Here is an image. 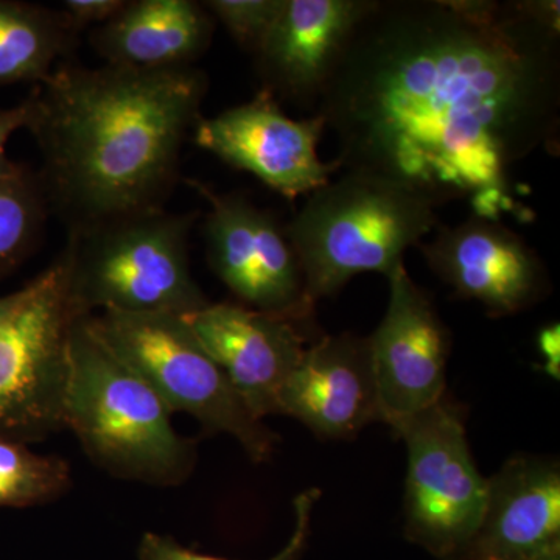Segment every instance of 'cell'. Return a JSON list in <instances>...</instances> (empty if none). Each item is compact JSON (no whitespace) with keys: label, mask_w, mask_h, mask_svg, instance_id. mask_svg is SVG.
I'll return each mask as SVG.
<instances>
[{"label":"cell","mask_w":560,"mask_h":560,"mask_svg":"<svg viewBox=\"0 0 560 560\" xmlns=\"http://www.w3.org/2000/svg\"><path fill=\"white\" fill-rule=\"evenodd\" d=\"M312 114L340 171L438 208L508 191L517 164L558 151L559 2L375 0Z\"/></svg>","instance_id":"6da1fadb"},{"label":"cell","mask_w":560,"mask_h":560,"mask_svg":"<svg viewBox=\"0 0 560 560\" xmlns=\"http://www.w3.org/2000/svg\"><path fill=\"white\" fill-rule=\"evenodd\" d=\"M209 79L195 66L138 69L65 61L28 95L27 130L50 215L84 234L165 209Z\"/></svg>","instance_id":"7a4b0ae2"},{"label":"cell","mask_w":560,"mask_h":560,"mask_svg":"<svg viewBox=\"0 0 560 560\" xmlns=\"http://www.w3.org/2000/svg\"><path fill=\"white\" fill-rule=\"evenodd\" d=\"M142 375L94 334L88 315L73 326L62 423L88 458L110 477L176 488L197 466V444Z\"/></svg>","instance_id":"3957f363"},{"label":"cell","mask_w":560,"mask_h":560,"mask_svg":"<svg viewBox=\"0 0 560 560\" xmlns=\"http://www.w3.org/2000/svg\"><path fill=\"white\" fill-rule=\"evenodd\" d=\"M436 209L418 191L364 172L345 171L308 195L285 232L313 304L363 272L388 278L438 226Z\"/></svg>","instance_id":"277c9868"},{"label":"cell","mask_w":560,"mask_h":560,"mask_svg":"<svg viewBox=\"0 0 560 560\" xmlns=\"http://www.w3.org/2000/svg\"><path fill=\"white\" fill-rule=\"evenodd\" d=\"M198 217L162 209L68 235L72 296L81 315L189 316L210 304L191 275L189 238Z\"/></svg>","instance_id":"5b68a950"},{"label":"cell","mask_w":560,"mask_h":560,"mask_svg":"<svg viewBox=\"0 0 560 560\" xmlns=\"http://www.w3.org/2000/svg\"><path fill=\"white\" fill-rule=\"evenodd\" d=\"M88 323L173 412L190 415L206 433L230 434L254 463L271 458L279 438L254 418L184 316L101 312Z\"/></svg>","instance_id":"8992f818"},{"label":"cell","mask_w":560,"mask_h":560,"mask_svg":"<svg viewBox=\"0 0 560 560\" xmlns=\"http://www.w3.org/2000/svg\"><path fill=\"white\" fill-rule=\"evenodd\" d=\"M16 294L0 330V438L31 444L65 430L70 334L86 316L73 301L68 245Z\"/></svg>","instance_id":"52a82bcc"},{"label":"cell","mask_w":560,"mask_h":560,"mask_svg":"<svg viewBox=\"0 0 560 560\" xmlns=\"http://www.w3.org/2000/svg\"><path fill=\"white\" fill-rule=\"evenodd\" d=\"M408 455L405 536L441 560H463L485 512L488 478L475 466L466 412L451 394L393 427Z\"/></svg>","instance_id":"ba28073f"},{"label":"cell","mask_w":560,"mask_h":560,"mask_svg":"<svg viewBox=\"0 0 560 560\" xmlns=\"http://www.w3.org/2000/svg\"><path fill=\"white\" fill-rule=\"evenodd\" d=\"M189 184L209 205L202 234L210 270L238 304L311 326L316 304L278 217L241 194H220L200 180Z\"/></svg>","instance_id":"9c48e42d"},{"label":"cell","mask_w":560,"mask_h":560,"mask_svg":"<svg viewBox=\"0 0 560 560\" xmlns=\"http://www.w3.org/2000/svg\"><path fill=\"white\" fill-rule=\"evenodd\" d=\"M326 131L318 116L293 119L267 91L253 101L201 117L194 140L224 164L250 173L280 197L293 201L326 186L337 162L320 161Z\"/></svg>","instance_id":"30bf717a"},{"label":"cell","mask_w":560,"mask_h":560,"mask_svg":"<svg viewBox=\"0 0 560 560\" xmlns=\"http://www.w3.org/2000/svg\"><path fill=\"white\" fill-rule=\"evenodd\" d=\"M388 280V308L368 345L381 420L393 429L447 393L451 334L430 294L411 279L405 264Z\"/></svg>","instance_id":"8fae6325"},{"label":"cell","mask_w":560,"mask_h":560,"mask_svg":"<svg viewBox=\"0 0 560 560\" xmlns=\"http://www.w3.org/2000/svg\"><path fill=\"white\" fill-rule=\"evenodd\" d=\"M418 248L456 296L478 302L493 318L526 311L547 294L540 257L500 220L474 215L442 226Z\"/></svg>","instance_id":"7c38bea8"},{"label":"cell","mask_w":560,"mask_h":560,"mask_svg":"<svg viewBox=\"0 0 560 560\" xmlns=\"http://www.w3.org/2000/svg\"><path fill=\"white\" fill-rule=\"evenodd\" d=\"M254 418L278 415L283 383L311 342L308 326L234 302L184 316Z\"/></svg>","instance_id":"4fadbf2b"},{"label":"cell","mask_w":560,"mask_h":560,"mask_svg":"<svg viewBox=\"0 0 560 560\" xmlns=\"http://www.w3.org/2000/svg\"><path fill=\"white\" fill-rule=\"evenodd\" d=\"M375 0H283L256 57L261 91L315 109L353 33Z\"/></svg>","instance_id":"5bb4252c"},{"label":"cell","mask_w":560,"mask_h":560,"mask_svg":"<svg viewBox=\"0 0 560 560\" xmlns=\"http://www.w3.org/2000/svg\"><path fill=\"white\" fill-rule=\"evenodd\" d=\"M278 415L326 440H350L381 420L368 338L345 331L308 342L280 389Z\"/></svg>","instance_id":"9a60e30c"},{"label":"cell","mask_w":560,"mask_h":560,"mask_svg":"<svg viewBox=\"0 0 560 560\" xmlns=\"http://www.w3.org/2000/svg\"><path fill=\"white\" fill-rule=\"evenodd\" d=\"M560 548V469L517 456L488 478L480 526L463 560H529Z\"/></svg>","instance_id":"2e32d148"},{"label":"cell","mask_w":560,"mask_h":560,"mask_svg":"<svg viewBox=\"0 0 560 560\" xmlns=\"http://www.w3.org/2000/svg\"><path fill=\"white\" fill-rule=\"evenodd\" d=\"M215 20L195 0H125L116 16L92 28V49L105 65L187 68L212 44Z\"/></svg>","instance_id":"e0dca14e"},{"label":"cell","mask_w":560,"mask_h":560,"mask_svg":"<svg viewBox=\"0 0 560 560\" xmlns=\"http://www.w3.org/2000/svg\"><path fill=\"white\" fill-rule=\"evenodd\" d=\"M79 32L61 10L0 0V84H38L79 46Z\"/></svg>","instance_id":"ac0fdd59"},{"label":"cell","mask_w":560,"mask_h":560,"mask_svg":"<svg viewBox=\"0 0 560 560\" xmlns=\"http://www.w3.org/2000/svg\"><path fill=\"white\" fill-rule=\"evenodd\" d=\"M72 467L25 442L0 438V508H33L60 500L72 488Z\"/></svg>","instance_id":"d6986e66"},{"label":"cell","mask_w":560,"mask_h":560,"mask_svg":"<svg viewBox=\"0 0 560 560\" xmlns=\"http://www.w3.org/2000/svg\"><path fill=\"white\" fill-rule=\"evenodd\" d=\"M49 217V202L36 173L27 168L16 178L0 180V275L31 256Z\"/></svg>","instance_id":"ffe728a7"},{"label":"cell","mask_w":560,"mask_h":560,"mask_svg":"<svg viewBox=\"0 0 560 560\" xmlns=\"http://www.w3.org/2000/svg\"><path fill=\"white\" fill-rule=\"evenodd\" d=\"M320 495L319 489H308L294 499V529L283 550L270 560H296L311 536L312 512ZM139 560H224L184 548L171 536L145 533L139 544Z\"/></svg>","instance_id":"44dd1931"},{"label":"cell","mask_w":560,"mask_h":560,"mask_svg":"<svg viewBox=\"0 0 560 560\" xmlns=\"http://www.w3.org/2000/svg\"><path fill=\"white\" fill-rule=\"evenodd\" d=\"M202 5L238 46L256 54L278 20L283 0H206Z\"/></svg>","instance_id":"7402d4cb"},{"label":"cell","mask_w":560,"mask_h":560,"mask_svg":"<svg viewBox=\"0 0 560 560\" xmlns=\"http://www.w3.org/2000/svg\"><path fill=\"white\" fill-rule=\"evenodd\" d=\"M125 0H65L61 11L75 32L101 27L119 13Z\"/></svg>","instance_id":"603a6c76"},{"label":"cell","mask_w":560,"mask_h":560,"mask_svg":"<svg viewBox=\"0 0 560 560\" xmlns=\"http://www.w3.org/2000/svg\"><path fill=\"white\" fill-rule=\"evenodd\" d=\"M32 103L31 98H25L20 105L10 109L0 110V180L16 178L27 168L16 164L7 156V142L21 128H27L31 124Z\"/></svg>","instance_id":"cb8c5ba5"},{"label":"cell","mask_w":560,"mask_h":560,"mask_svg":"<svg viewBox=\"0 0 560 560\" xmlns=\"http://www.w3.org/2000/svg\"><path fill=\"white\" fill-rule=\"evenodd\" d=\"M537 350L544 360L541 370L555 381H560V327L558 323L540 329L537 335Z\"/></svg>","instance_id":"d4e9b609"},{"label":"cell","mask_w":560,"mask_h":560,"mask_svg":"<svg viewBox=\"0 0 560 560\" xmlns=\"http://www.w3.org/2000/svg\"><path fill=\"white\" fill-rule=\"evenodd\" d=\"M16 300V291H14V293L7 294V296L0 298V330L3 329V326H5L7 320H9L11 313H13Z\"/></svg>","instance_id":"484cf974"},{"label":"cell","mask_w":560,"mask_h":560,"mask_svg":"<svg viewBox=\"0 0 560 560\" xmlns=\"http://www.w3.org/2000/svg\"><path fill=\"white\" fill-rule=\"evenodd\" d=\"M529 560H560V548H558V550L544 552V555L536 556V558Z\"/></svg>","instance_id":"4316f807"}]
</instances>
